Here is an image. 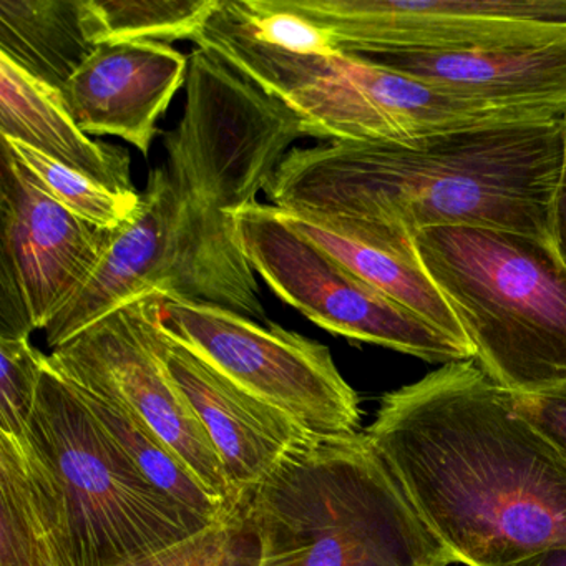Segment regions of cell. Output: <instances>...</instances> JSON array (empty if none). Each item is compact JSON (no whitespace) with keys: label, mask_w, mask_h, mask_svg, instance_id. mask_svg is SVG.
Masks as SVG:
<instances>
[{"label":"cell","mask_w":566,"mask_h":566,"mask_svg":"<svg viewBox=\"0 0 566 566\" xmlns=\"http://www.w3.org/2000/svg\"><path fill=\"white\" fill-rule=\"evenodd\" d=\"M174 200L165 167L148 175L137 217L112 231L107 250L91 280L45 327L52 350L102 317L170 287V241Z\"/></svg>","instance_id":"2e32d148"},{"label":"cell","mask_w":566,"mask_h":566,"mask_svg":"<svg viewBox=\"0 0 566 566\" xmlns=\"http://www.w3.org/2000/svg\"><path fill=\"white\" fill-rule=\"evenodd\" d=\"M549 243L566 266V112L563 115V157L549 208Z\"/></svg>","instance_id":"83f0119b"},{"label":"cell","mask_w":566,"mask_h":566,"mask_svg":"<svg viewBox=\"0 0 566 566\" xmlns=\"http://www.w3.org/2000/svg\"><path fill=\"white\" fill-rule=\"evenodd\" d=\"M188 57L164 42L105 44L62 88L91 137H117L150 157L158 120L187 85Z\"/></svg>","instance_id":"5bb4252c"},{"label":"cell","mask_w":566,"mask_h":566,"mask_svg":"<svg viewBox=\"0 0 566 566\" xmlns=\"http://www.w3.org/2000/svg\"><path fill=\"white\" fill-rule=\"evenodd\" d=\"M515 409L566 459V387L539 396H515Z\"/></svg>","instance_id":"4316f807"},{"label":"cell","mask_w":566,"mask_h":566,"mask_svg":"<svg viewBox=\"0 0 566 566\" xmlns=\"http://www.w3.org/2000/svg\"><path fill=\"white\" fill-rule=\"evenodd\" d=\"M195 48L210 52L300 117L306 137L412 144L436 135L563 117L549 108L467 101L353 55H296L251 38L224 8Z\"/></svg>","instance_id":"8992f818"},{"label":"cell","mask_w":566,"mask_h":566,"mask_svg":"<svg viewBox=\"0 0 566 566\" xmlns=\"http://www.w3.org/2000/svg\"><path fill=\"white\" fill-rule=\"evenodd\" d=\"M306 138L300 117L253 82L195 48L177 127L164 134L174 200L167 297L266 321L256 274L238 247L233 214L256 201L284 155Z\"/></svg>","instance_id":"3957f363"},{"label":"cell","mask_w":566,"mask_h":566,"mask_svg":"<svg viewBox=\"0 0 566 566\" xmlns=\"http://www.w3.org/2000/svg\"><path fill=\"white\" fill-rule=\"evenodd\" d=\"M95 51L84 0H0V54L44 84L62 91Z\"/></svg>","instance_id":"ffe728a7"},{"label":"cell","mask_w":566,"mask_h":566,"mask_svg":"<svg viewBox=\"0 0 566 566\" xmlns=\"http://www.w3.org/2000/svg\"><path fill=\"white\" fill-rule=\"evenodd\" d=\"M364 433L453 562L566 546V459L475 360L386 394Z\"/></svg>","instance_id":"6da1fadb"},{"label":"cell","mask_w":566,"mask_h":566,"mask_svg":"<svg viewBox=\"0 0 566 566\" xmlns=\"http://www.w3.org/2000/svg\"><path fill=\"white\" fill-rule=\"evenodd\" d=\"M238 247L284 303L336 336L387 347L426 363L475 360V350L367 284L291 227L270 203L233 211Z\"/></svg>","instance_id":"ba28073f"},{"label":"cell","mask_w":566,"mask_h":566,"mask_svg":"<svg viewBox=\"0 0 566 566\" xmlns=\"http://www.w3.org/2000/svg\"><path fill=\"white\" fill-rule=\"evenodd\" d=\"M74 386L105 432L124 449L157 489L208 520L220 518L224 512L234 509L211 495L181 462L180 457L137 413L120 402L97 396L77 384Z\"/></svg>","instance_id":"44dd1931"},{"label":"cell","mask_w":566,"mask_h":566,"mask_svg":"<svg viewBox=\"0 0 566 566\" xmlns=\"http://www.w3.org/2000/svg\"><path fill=\"white\" fill-rule=\"evenodd\" d=\"M359 59L467 101L566 112V35L513 48L380 52Z\"/></svg>","instance_id":"9a60e30c"},{"label":"cell","mask_w":566,"mask_h":566,"mask_svg":"<svg viewBox=\"0 0 566 566\" xmlns=\"http://www.w3.org/2000/svg\"><path fill=\"white\" fill-rule=\"evenodd\" d=\"M24 437L61 503L62 566H125L214 522L142 473L49 354Z\"/></svg>","instance_id":"52a82bcc"},{"label":"cell","mask_w":566,"mask_h":566,"mask_svg":"<svg viewBox=\"0 0 566 566\" xmlns=\"http://www.w3.org/2000/svg\"><path fill=\"white\" fill-rule=\"evenodd\" d=\"M333 35L344 55L463 52L566 35V0H264Z\"/></svg>","instance_id":"8fae6325"},{"label":"cell","mask_w":566,"mask_h":566,"mask_svg":"<svg viewBox=\"0 0 566 566\" xmlns=\"http://www.w3.org/2000/svg\"><path fill=\"white\" fill-rule=\"evenodd\" d=\"M413 240L493 382L515 396L566 387V266L549 241L482 227Z\"/></svg>","instance_id":"5b68a950"},{"label":"cell","mask_w":566,"mask_h":566,"mask_svg":"<svg viewBox=\"0 0 566 566\" xmlns=\"http://www.w3.org/2000/svg\"><path fill=\"white\" fill-rule=\"evenodd\" d=\"M161 294L135 301L49 354L52 366L72 382L120 402L147 422L198 482L221 502H243L203 423L165 367L157 344Z\"/></svg>","instance_id":"30bf717a"},{"label":"cell","mask_w":566,"mask_h":566,"mask_svg":"<svg viewBox=\"0 0 566 566\" xmlns=\"http://www.w3.org/2000/svg\"><path fill=\"white\" fill-rule=\"evenodd\" d=\"M111 234L49 197L0 142V337L45 329L91 280Z\"/></svg>","instance_id":"7c38bea8"},{"label":"cell","mask_w":566,"mask_h":566,"mask_svg":"<svg viewBox=\"0 0 566 566\" xmlns=\"http://www.w3.org/2000/svg\"><path fill=\"white\" fill-rule=\"evenodd\" d=\"M277 213L350 273L447 336L472 347L452 307L427 273L412 234L363 221H321L283 210Z\"/></svg>","instance_id":"e0dca14e"},{"label":"cell","mask_w":566,"mask_h":566,"mask_svg":"<svg viewBox=\"0 0 566 566\" xmlns=\"http://www.w3.org/2000/svg\"><path fill=\"white\" fill-rule=\"evenodd\" d=\"M57 492L25 437L0 433V566H62Z\"/></svg>","instance_id":"d6986e66"},{"label":"cell","mask_w":566,"mask_h":566,"mask_svg":"<svg viewBox=\"0 0 566 566\" xmlns=\"http://www.w3.org/2000/svg\"><path fill=\"white\" fill-rule=\"evenodd\" d=\"M563 117L436 135L412 144L291 148L264 188L277 210L416 234L482 227L549 241Z\"/></svg>","instance_id":"7a4b0ae2"},{"label":"cell","mask_w":566,"mask_h":566,"mask_svg":"<svg viewBox=\"0 0 566 566\" xmlns=\"http://www.w3.org/2000/svg\"><path fill=\"white\" fill-rule=\"evenodd\" d=\"M0 137L22 142L112 190L137 193L130 154L82 130L61 88L0 54Z\"/></svg>","instance_id":"ac0fdd59"},{"label":"cell","mask_w":566,"mask_h":566,"mask_svg":"<svg viewBox=\"0 0 566 566\" xmlns=\"http://www.w3.org/2000/svg\"><path fill=\"white\" fill-rule=\"evenodd\" d=\"M160 329L321 439L359 432L360 403L329 347L280 324L161 294Z\"/></svg>","instance_id":"9c48e42d"},{"label":"cell","mask_w":566,"mask_h":566,"mask_svg":"<svg viewBox=\"0 0 566 566\" xmlns=\"http://www.w3.org/2000/svg\"><path fill=\"white\" fill-rule=\"evenodd\" d=\"M261 566H449L366 433L319 439L248 493Z\"/></svg>","instance_id":"277c9868"},{"label":"cell","mask_w":566,"mask_h":566,"mask_svg":"<svg viewBox=\"0 0 566 566\" xmlns=\"http://www.w3.org/2000/svg\"><path fill=\"white\" fill-rule=\"evenodd\" d=\"M125 566H261V542L248 500L167 548Z\"/></svg>","instance_id":"cb8c5ba5"},{"label":"cell","mask_w":566,"mask_h":566,"mask_svg":"<svg viewBox=\"0 0 566 566\" xmlns=\"http://www.w3.org/2000/svg\"><path fill=\"white\" fill-rule=\"evenodd\" d=\"M45 354L31 337H0V433L24 437L41 384Z\"/></svg>","instance_id":"484cf974"},{"label":"cell","mask_w":566,"mask_h":566,"mask_svg":"<svg viewBox=\"0 0 566 566\" xmlns=\"http://www.w3.org/2000/svg\"><path fill=\"white\" fill-rule=\"evenodd\" d=\"M220 0H84L88 41L101 48L122 42H197Z\"/></svg>","instance_id":"7402d4cb"},{"label":"cell","mask_w":566,"mask_h":566,"mask_svg":"<svg viewBox=\"0 0 566 566\" xmlns=\"http://www.w3.org/2000/svg\"><path fill=\"white\" fill-rule=\"evenodd\" d=\"M155 344L171 379L203 423L238 495H248L287 457L321 439L168 337L158 314Z\"/></svg>","instance_id":"4fadbf2b"},{"label":"cell","mask_w":566,"mask_h":566,"mask_svg":"<svg viewBox=\"0 0 566 566\" xmlns=\"http://www.w3.org/2000/svg\"><path fill=\"white\" fill-rule=\"evenodd\" d=\"M224 8L261 44L296 55L339 54L326 29L301 15L270 8L264 0H224Z\"/></svg>","instance_id":"d4e9b609"},{"label":"cell","mask_w":566,"mask_h":566,"mask_svg":"<svg viewBox=\"0 0 566 566\" xmlns=\"http://www.w3.org/2000/svg\"><path fill=\"white\" fill-rule=\"evenodd\" d=\"M15 158L28 168L35 184L85 223L104 231H115L137 217L142 193L112 190L94 178L52 160L48 155L18 140L0 137Z\"/></svg>","instance_id":"603a6c76"},{"label":"cell","mask_w":566,"mask_h":566,"mask_svg":"<svg viewBox=\"0 0 566 566\" xmlns=\"http://www.w3.org/2000/svg\"><path fill=\"white\" fill-rule=\"evenodd\" d=\"M513 566H566V546L543 549Z\"/></svg>","instance_id":"f1b7e54d"}]
</instances>
